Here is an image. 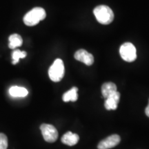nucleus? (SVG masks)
I'll return each mask as SVG.
<instances>
[{"instance_id": "obj_1", "label": "nucleus", "mask_w": 149, "mask_h": 149, "mask_svg": "<svg viewBox=\"0 0 149 149\" xmlns=\"http://www.w3.org/2000/svg\"><path fill=\"white\" fill-rule=\"evenodd\" d=\"M93 13L100 24H111L114 19V13L111 8L105 5H100L97 6L93 10Z\"/></svg>"}, {"instance_id": "obj_2", "label": "nucleus", "mask_w": 149, "mask_h": 149, "mask_svg": "<svg viewBox=\"0 0 149 149\" xmlns=\"http://www.w3.org/2000/svg\"><path fill=\"white\" fill-rule=\"evenodd\" d=\"M46 16V11L44 8L36 7L25 15L24 17V22L26 26H33L37 25L40 21L44 19Z\"/></svg>"}, {"instance_id": "obj_3", "label": "nucleus", "mask_w": 149, "mask_h": 149, "mask_svg": "<svg viewBox=\"0 0 149 149\" xmlns=\"http://www.w3.org/2000/svg\"><path fill=\"white\" fill-rule=\"evenodd\" d=\"M50 79L55 82L61 81L64 75V65L61 59H55L48 70Z\"/></svg>"}, {"instance_id": "obj_4", "label": "nucleus", "mask_w": 149, "mask_h": 149, "mask_svg": "<svg viewBox=\"0 0 149 149\" xmlns=\"http://www.w3.org/2000/svg\"><path fill=\"white\" fill-rule=\"evenodd\" d=\"M120 53L122 58L128 62H132L137 58L136 48L133 44L126 42L120 48Z\"/></svg>"}, {"instance_id": "obj_5", "label": "nucleus", "mask_w": 149, "mask_h": 149, "mask_svg": "<svg viewBox=\"0 0 149 149\" xmlns=\"http://www.w3.org/2000/svg\"><path fill=\"white\" fill-rule=\"evenodd\" d=\"M40 130L44 140L47 142L53 143L58 138V132L51 124H43L40 126Z\"/></svg>"}, {"instance_id": "obj_6", "label": "nucleus", "mask_w": 149, "mask_h": 149, "mask_svg": "<svg viewBox=\"0 0 149 149\" xmlns=\"http://www.w3.org/2000/svg\"><path fill=\"white\" fill-rule=\"evenodd\" d=\"M120 136L118 135H112L102 140L98 144V149H110L116 146L120 142Z\"/></svg>"}, {"instance_id": "obj_7", "label": "nucleus", "mask_w": 149, "mask_h": 149, "mask_svg": "<svg viewBox=\"0 0 149 149\" xmlns=\"http://www.w3.org/2000/svg\"><path fill=\"white\" fill-rule=\"evenodd\" d=\"M74 58L77 61L83 62L87 66H91L94 63V57L92 54L89 53L86 50L80 49L76 51L74 55Z\"/></svg>"}, {"instance_id": "obj_8", "label": "nucleus", "mask_w": 149, "mask_h": 149, "mask_svg": "<svg viewBox=\"0 0 149 149\" xmlns=\"http://www.w3.org/2000/svg\"><path fill=\"white\" fill-rule=\"evenodd\" d=\"M120 93L118 91L113 93L111 95H109L106 99L104 107L107 110H115L117 109L118 103L120 102Z\"/></svg>"}, {"instance_id": "obj_9", "label": "nucleus", "mask_w": 149, "mask_h": 149, "mask_svg": "<svg viewBox=\"0 0 149 149\" xmlns=\"http://www.w3.org/2000/svg\"><path fill=\"white\" fill-rule=\"evenodd\" d=\"M79 137L77 134L68 131L63 135L61 140L63 144L72 146L75 145L76 144H77V142L79 141Z\"/></svg>"}, {"instance_id": "obj_10", "label": "nucleus", "mask_w": 149, "mask_h": 149, "mask_svg": "<svg viewBox=\"0 0 149 149\" xmlns=\"http://www.w3.org/2000/svg\"><path fill=\"white\" fill-rule=\"evenodd\" d=\"M9 93H10V96L13 97H24L28 95L29 91L24 87L15 86L9 89Z\"/></svg>"}, {"instance_id": "obj_11", "label": "nucleus", "mask_w": 149, "mask_h": 149, "mask_svg": "<svg viewBox=\"0 0 149 149\" xmlns=\"http://www.w3.org/2000/svg\"><path fill=\"white\" fill-rule=\"evenodd\" d=\"M116 91H117V86L113 82L104 83L102 86V95L105 99H107L109 95Z\"/></svg>"}, {"instance_id": "obj_12", "label": "nucleus", "mask_w": 149, "mask_h": 149, "mask_svg": "<svg viewBox=\"0 0 149 149\" xmlns=\"http://www.w3.org/2000/svg\"><path fill=\"white\" fill-rule=\"evenodd\" d=\"M78 88L77 87H72V88L67 91L64 94L62 97L63 101L65 102H76L77 100L78 95H77Z\"/></svg>"}, {"instance_id": "obj_13", "label": "nucleus", "mask_w": 149, "mask_h": 149, "mask_svg": "<svg viewBox=\"0 0 149 149\" xmlns=\"http://www.w3.org/2000/svg\"><path fill=\"white\" fill-rule=\"evenodd\" d=\"M9 44L8 47L11 49L19 47L23 44V40L22 37L18 34H13L9 37Z\"/></svg>"}, {"instance_id": "obj_14", "label": "nucleus", "mask_w": 149, "mask_h": 149, "mask_svg": "<svg viewBox=\"0 0 149 149\" xmlns=\"http://www.w3.org/2000/svg\"><path fill=\"white\" fill-rule=\"evenodd\" d=\"M26 55L27 54L25 51H21L18 49L14 51L12 55L13 59V64H17L19 61V59L26 57Z\"/></svg>"}, {"instance_id": "obj_15", "label": "nucleus", "mask_w": 149, "mask_h": 149, "mask_svg": "<svg viewBox=\"0 0 149 149\" xmlns=\"http://www.w3.org/2000/svg\"><path fill=\"white\" fill-rule=\"evenodd\" d=\"M8 148V138L3 133H0V149Z\"/></svg>"}, {"instance_id": "obj_16", "label": "nucleus", "mask_w": 149, "mask_h": 149, "mask_svg": "<svg viewBox=\"0 0 149 149\" xmlns=\"http://www.w3.org/2000/svg\"><path fill=\"white\" fill-rule=\"evenodd\" d=\"M145 113H146V115L149 117V102H148V104L147 106V107L146 108V110H145Z\"/></svg>"}]
</instances>
